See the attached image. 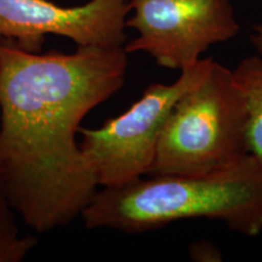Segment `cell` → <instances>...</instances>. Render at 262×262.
Returning <instances> with one entry per match:
<instances>
[{"mask_svg": "<svg viewBox=\"0 0 262 262\" xmlns=\"http://www.w3.org/2000/svg\"><path fill=\"white\" fill-rule=\"evenodd\" d=\"M126 71L124 47L40 54L0 39V185L34 231L70 225L97 192L75 135Z\"/></svg>", "mask_w": 262, "mask_h": 262, "instance_id": "1", "label": "cell"}, {"mask_svg": "<svg viewBox=\"0 0 262 262\" xmlns=\"http://www.w3.org/2000/svg\"><path fill=\"white\" fill-rule=\"evenodd\" d=\"M80 216L89 229L131 234L206 219L254 238L262 232V165L248 155L202 175L149 176L119 187H103Z\"/></svg>", "mask_w": 262, "mask_h": 262, "instance_id": "2", "label": "cell"}, {"mask_svg": "<svg viewBox=\"0 0 262 262\" xmlns=\"http://www.w3.org/2000/svg\"><path fill=\"white\" fill-rule=\"evenodd\" d=\"M248 155L243 93L232 70L214 60L171 110L148 176L202 175Z\"/></svg>", "mask_w": 262, "mask_h": 262, "instance_id": "3", "label": "cell"}, {"mask_svg": "<svg viewBox=\"0 0 262 262\" xmlns=\"http://www.w3.org/2000/svg\"><path fill=\"white\" fill-rule=\"evenodd\" d=\"M214 60L201 58L171 84H150L129 110L97 129L79 127L80 150L98 186L119 187L148 175L171 110L193 85L204 79Z\"/></svg>", "mask_w": 262, "mask_h": 262, "instance_id": "4", "label": "cell"}, {"mask_svg": "<svg viewBox=\"0 0 262 262\" xmlns=\"http://www.w3.org/2000/svg\"><path fill=\"white\" fill-rule=\"evenodd\" d=\"M130 12L126 28L137 37L124 50L146 52L169 70L191 67L209 48L241 31L231 0H130Z\"/></svg>", "mask_w": 262, "mask_h": 262, "instance_id": "5", "label": "cell"}, {"mask_svg": "<svg viewBox=\"0 0 262 262\" xmlns=\"http://www.w3.org/2000/svg\"><path fill=\"white\" fill-rule=\"evenodd\" d=\"M130 0H90L61 6L50 0H0V39L40 52L45 35H61L78 47H124Z\"/></svg>", "mask_w": 262, "mask_h": 262, "instance_id": "6", "label": "cell"}, {"mask_svg": "<svg viewBox=\"0 0 262 262\" xmlns=\"http://www.w3.org/2000/svg\"><path fill=\"white\" fill-rule=\"evenodd\" d=\"M232 73L245 102L248 153L262 165V56L243 58Z\"/></svg>", "mask_w": 262, "mask_h": 262, "instance_id": "7", "label": "cell"}, {"mask_svg": "<svg viewBox=\"0 0 262 262\" xmlns=\"http://www.w3.org/2000/svg\"><path fill=\"white\" fill-rule=\"evenodd\" d=\"M38 239L33 235L21 237L18 232L0 228V262H19L35 247Z\"/></svg>", "mask_w": 262, "mask_h": 262, "instance_id": "8", "label": "cell"}, {"mask_svg": "<svg viewBox=\"0 0 262 262\" xmlns=\"http://www.w3.org/2000/svg\"><path fill=\"white\" fill-rule=\"evenodd\" d=\"M191 257L195 261H220L221 254L209 242L201 241L192 245Z\"/></svg>", "mask_w": 262, "mask_h": 262, "instance_id": "9", "label": "cell"}, {"mask_svg": "<svg viewBox=\"0 0 262 262\" xmlns=\"http://www.w3.org/2000/svg\"><path fill=\"white\" fill-rule=\"evenodd\" d=\"M0 228L10 232H18L15 222V211L6 201L2 185H0Z\"/></svg>", "mask_w": 262, "mask_h": 262, "instance_id": "10", "label": "cell"}, {"mask_svg": "<svg viewBox=\"0 0 262 262\" xmlns=\"http://www.w3.org/2000/svg\"><path fill=\"white\" fill-rule=\"evenodd\" d=\"M249 40H250L251 45H253V48L256 50L257 54L262 56V22L251 26Z\"/></svg>", "mask_w": 262, "mask_h": 262, "instance_id": "11", "label": "cell"}]
</instances>
